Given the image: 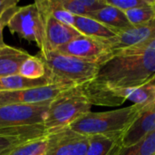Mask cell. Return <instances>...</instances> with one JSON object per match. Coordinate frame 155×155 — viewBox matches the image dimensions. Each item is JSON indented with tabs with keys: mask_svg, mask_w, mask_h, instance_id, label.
Instances as JSON below:
<instances>
[{
	"mask_svg": "<svg viewBox=\"0 0 155 155\" xmlns=\"http://www.w3.org/2000/svg\"><path fill=\"white\" fill-rule=\"evenodd\" d=\"M18 0H0V16H2L9 8L16 6Z\"/></svg>",
	"mask_w": 155,
	"mask_h": 155,
	"instance_id": "484cf974",
	"label": "cell"
},
{
	"mask_svg": "<svg viewBox=\"0 0 155 155\" xmlns=\"http://www.w3.org/2000/svg\"><path fill=\"white\" fill-rule=\"evenodd\" d=\"M48 84H50L45 76L39 79H29L18 74L0 77V92L35 88V87L48 85Z\"/></svg>",
	"mask_w": 155,
	"mask_h": 155,
	"instance_id": "e0dca14e",
	"label": "cell"
},
{
	"mask_svg": "<svg viewBox=\"0 0 155 155\" xmlns=\"http://www.w3.org/2000/svg\"><path fill=\"white\" fill-rule=\"evenodd\" d=\"M118 136L95 134L88 136L86 155H115L121 149Z\"/></svg>",
	"mask_w": 155,
	"mask_h": 155,
	"instance_id": "2e32d148",
	"label": "cell"
},
{
	"mask_svg": "<svg viewBox=\"0 0 155 155\" xmlns=\"http://www.w3.org/2000/svg\"><path fill=\"white\" fill-rule=\"evenodd\" d=\"M154 102H155V100H154Z\"/></svg>",
	"mask_w": 155,
	"mask_h": 155,
	"instance_id": "4316f807",
	"label": "cell"
},
{
	"mask_svg": "<svg viewBox=\"0 0 155 155\" xmlns=\"http://www.w3.org/2000/svg\"><path fill=\"white\" fill-rule=\"evenodd\" d=\"M39 12L43 17L45 25V52L44 53L48 51H56L59 47L67 45L71 41L82 35L74 26L64 25L45 12L40 10Z\"/></svg>",
	"mask_w": 155,
	"mask_h": 155,
	"instance_id": "7c38bea8",
	"label": "cell"
},
{
	"mask_svg": "<svg viewBox=\"0 0 155 155\" xmlns=\"http://www.w3.org/2000/svg\"><path fill=\"white\" fill-rule=\"evenodd\" d=\"M48 148L47 136L13 147L0 155H45Z\"/></svg>",
	"mask_w": 155,
	"mask_h": 155,
	"instance_id": "d6986e66",
	"label": "cell"
},
{
	"mask_svg": "<svg viewBox=\"0 0 155 155\" xmlns=\"http://www.w3.org/2000/svg\"><path fill=\"white\" fill-rule=\"evenodd\" d=\"M36 56L44 63L45 77L50 84L80 86L93 80L99 69L98 64L63 54L57 51L39 52Z\"/></svg>",
	"mask_w": 155,
	"mask_h": 155,
	"instance_id": "7a4b0ae2",
	"label": "cell"
},
{
	"mask_svg": "<svg viewBox=\"0 0 155 155\" xmlns=\"http://www.w3.org/2000/svg\"><path fill=\"white\" fill-rule=\"evenodd\" d=\"M30 56L25 50L6 45L0 46V77L18 74L22 64Z\"/></svg>",
	"mask_w": 155,
	"mask_h": 155,
	"instance_id": "5bb4252c",
	"label": "cell"
},
{
	"mask_svg": "<svg viewBox=\"0 0 155 155\" xmlns=\"http://www.w3.org/2000/svg\"><path fill=\"white\" fill-rule=\"evenodd\" d=\"M155 132V102L145 105L119 139L120 148L131 146Z\"/></svg>",
	"mask_w": 155,
	"mask_h": 155,
	"instance_id": "8fae6325",
	"label": "cell"
},
{
	"mask_svg": "<svg viewBox=\"0 0 155 155\" xmlns=\"http://www.w3.org/2000/svg\"><path fill=\"white\" fill-rule=\"evenodd\" d=\"M51 102L0 107V129L44 124Z\"/></svg>",
	"mask_w": 155,
	"mask_h": 155,
	"instance_id": "8992f818",
	"label": "cell"
},
{
	"mask_svg": "<svg viewBox=\"0 0 155 155\" xmlns=\"http://www.w3.org/2000/svg\"><path fill=\"white\" fill-rule=\"evenodd\" d=\"M62 6L75 16H89L90 14L106 6L105 0H60Z\"/></svg>",
	"mask_w": 155,
	"mask_h": 155,
	"instance_id": "ac0fdd59",
	"label": "cell"
},
{
	"mask_svg": "<svg viewBox=\"0 0 155 155\" xmlns=\"http://www.w3.org/2000/svg\"><path fill=\"white\" fill-rule=\"evenodd\" d=\"M87 17L100 22L114 31L116 35L133 26L128 20L125 12L107 4L106 6L90 14Z\"/></svg>",
	"mask_w": 155,
	"mask_h": 155,
	"instance_id": "4fadbf2b",
	"label": "cell"
},
{
	"mask_svg": "<svg viewBox=\"0 0 155 155\" xmlns=\"http://www.w3.org/2000/svg\"><path fill=\"white\" fill-rule=\"evenodd\" d=\"M56 51L63 54L98 64L99 65L112 56V53L105 40L84 35H80L67 45L59 47Z\"/></svg>",
	"mask_w": 155,
	"mask_h": 155,
	"instance_id": "ba28073f",
	"label": "cell"
},
{
	"mask_svg": "<svg viewBox=\"0 0 155 155\" xmlns=\"http://www.w3.org/2000/svg\"><path fill=\"white\" fill-rule=\"evenodd\" d=\"M7 26L11 33L17 34L27 41L35 42L40 48V52H45L44 20L35 3L18 6Z\"/></svg>",
	"mask_w": 155,
	"mask_h": 155,
	"instance_id": "5b68a950",
	"label": "cell"
},
{
	"mask_svg": "<svg viewBox=\"0 0 155 155\" xmlns=\"http://www.w3.org/2000/svg\"><path fill=\"white\" fill-rule=\"evenodd\" d=\"M125 15L133 26L147 24L155 19V0L143 6L128 10Z\"/></svg>",
	"mask_w": 155,
	"mask_h": 155,
	"instance_id": "44dd1931",
	"label": "cell"
},
{
	"mask_svg": "<svg viewBox=\"0 0 155 155\" xmlns=\"http://www.w3.org/2000/svg\"><path fill=\"white\" fill-rule=\"evenodd\" d=\"M18 6H14L9 8L2 16H0V46L5 45V42H4V38H3V30L4 27L5 25H7L9 20L11 19V17L13 16V15L15 13V11L17 10Z\"/></svg>",
	"mask_w": 155,
	"mask_h": 155,
	"instance_id": "cb8c5ba5",
	"label": "cell"
},
{
	"mask_svg": "<svg viewBox=\"0 0 155 155\" xmlns=\"http://www.w3.org/2000/svg\"><path fill=\"white\" fill-rule=\"evenodd\" d=\"M73 87L59 84H48L40 87L16 91L0 92V107L10 104H32L49 103Z\"/></svg>",
	"mask_w": 155,
	"mask_h": 155,
	"instance_id": "52a82bcc",
	"label": "cell"
},
{
	"mask_svg": "<svg viewBox=\"0 0 155 155\" xmlns=\"http://www.w3.org/2000/svg\"><path fill=\"white\" fill-rule=\"evenodd\" d=\"M144 106L134 104L107 112H89L70 124L68 128L85 136L103 134L121 137Z\"/></svg>",
	"mask_w": 155,
	"mask_h": 155,
	"instance_id": "3957f363",
	"label": "cell"
},
{
	"mask_svg": "<svg viewBox=\"0 0 155 155\" xmlns=\"http://www.w3.org/2000/svg\"><path fill=\"white\" fill-rule=\"evenodd\" d=\"M19 144H22V143H19L17 141H14L8 138H5V137H1L0 136V154L3 153L4 152L15 147Z\"/></svg>",
	"mask_w": 155,
	"mask_h": 155,
	"instance_id": "d4e9b609",
	"label": "cell"
},
{
	"mask_svg": "<svg viewBox=\"0 0 155 155\" xmlns=\"http://www.w3.org/2000/svg\"><path fill=\"white\" fill-rule=\"evenodd\" d=\"M115 155H155V132L131 146L121 148Z\"/></svg>",
	"mask_w": 155,
	"mask_h": 155,
	"instance_id": "ffe728a7",
	"label": "cell"
},
{
	"mask_svg": "<svg viewBox=\"0 0 155 155\" xmlns=\"http://www.w3.org/2000/svg\"><path fill=\"white\" fill-rule=\"evenodd\" d=\"M91 107L92 104L78 86L70 88L51 102L44 126L49 134L67 128L91 112Z\"/></svg>",
	"mask_w": 155,
	"mask_h": 155,
	"instance_id": "277c9868",
	"label": "cell"
},
{
	"mask_svg": "<svg viewBox=\"0 0 155 155\" xmlns=\"http://www.w3.org/2000/svg\"><path fill=\"white\" fill-rule=\"evenodd\" d=\"M45 155H86L88 136L67 128L48 134Z\"/></svg>",
	"mask_w": 155,
	"mask_h": 155,
	"instance_id": "9c48e42d",
	"label": "cell"
},
{
	"mask_svg": "<svg viewBox=\"0 0 155 155\" xmlns=\"http://www.w3.org/2000/svg\"><path fill=\"white\" fill-rule=\"evenodd\" d=\"M19 74L29 79L42 78L45 76V68L44 63L36 55H31L22 64L19 69Z\"/></svg>",
	"mask_w": 155,
	"mask_h": 155,
	"instance_id": "7402d4cb",
	"label": "cell"
},
{
	"mask_svg": "<svg viewBox=\"0 0 155 155\" xmlns=\"http://www.w3.org/2000/svg\"><path fill=\"white\" fill-rule=\"evenodd\" d=\"M155 80V40L112 54L95 77L82 84L96 89L137 88Z\"/></svg>",
	"mask_w": 155,
	"mask_h": 155,
	"instance_id": "6da1fadb",
	"label": "cell"
},
{
	"mask_svg": "<svg viewBox=\"0 0 155 155\" xmlns=\"http://www.w3.org/2000/svg\"><path fill=\"white\" fill-rule=\"evenodd\" d=\"M151 1L152 0H105V3L124 12H126L128 10L148 5L151 3Z\"/></svg>",
	"mask_w": 155,
	"mask_h": 155,
	"instance_id": "603a6c76",
	"label": "cell"
},
{
	"mask_svg": "<svg viewBox=\"0 0 155 155\" xmlns=\"http://www.w3.org/2000/svg\"><path fill=\"white\" fill-rule=\"evenodd\" d=\"M82 35L100 40H109L116 34L100 22L87 16H74L73 25Z\"/></svg>",
	"mask_w": 155,
	"mask_h": 155,
	"instance_id": "9a60e30c",
	"label": "cell"
},
{
	"mask_svg": "<svg viewBox=\"0 0 155 155\" xmlns=\"http://www.w3.org/2000/svg\"><path fill=\"white\" fill-rule=\"evenodd\" d=\"M153 40H155V19L147 24L132 26L116 35V36L105 40V43L113 54L116 52L142 45Z\"/></svg>",
	"mask_w": 155,
	"mask_h": 155,
	"instance_id": "30bf717a",
	"label": "cell"
}]
</instances>
